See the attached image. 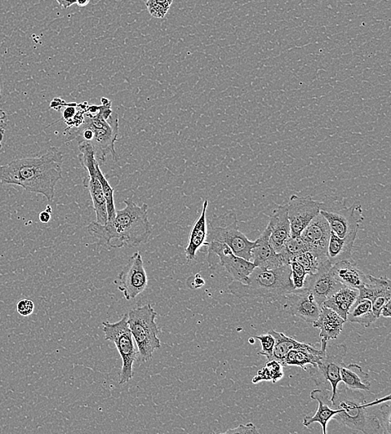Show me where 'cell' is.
Instances as JSON below:
<instances>
[{
	"label": "cell",
	"instance_id": "obj_13",
	"mask_svg": "<svg viewBox=\"0 0 391 434\" xmlns=\"http://www.w3.org/2000/svg\"><path fill=\"white\" fill-rule=\"evenodd\" d=\"M323 205L322 202L314 201L310 197H301L292 195L287 204L291 236L300 237L310 221L319 213Z\"/></svg>",
	"mask_w": 391,
	"mask_h": 434
},
{
	"label": "cell",
	"instance_id": "obj_32",
	"mask_svg": "<svg viewBox=\"0 0 391 434\" xmlns=\"http://www.w3.org/2000/svg\"><path fill=\"white\" fill-rule=\"evenodd\" d=\"M95 173L98 180H100L101 184L102 190H103L106 202V209H107L108 221H112L115 215H117L114 201V189L111 188L108 180L105 178L103 172L100 170V165L99 163L96 165Z\"/></svg>",
	"mask_w": 391,
	"mask_h": 434
},
{
	"label": "cell",
	"instance_id": "obj_41",
	"mask_svg": "<svg viewBox=\"0 0 391 434\" xmlns=\"http://www.w3.org/2000/svg\"><path fill=\"white\" fill-rule=\"evenodd\" d=\"M186 284H187L190 289L195 290L201 289L206 284V282H204V278L199 274H195L194 276L187 279Z\"/></svg>",
	"mask_w": 391,
	"mask_h": 434
},
{
	"label": "cell",
	"instance_id": "obj_7",
	"mask_svg": "<svg viewBox=\"0 0 391 434\" xmlns=\"http://www.w3.org/2000/svg\"><path fill=\"white\" fill-rule=\"evenodd\" d=\"M213 241L225 243L234 255L247 261L251 260V252L256 245V241H251L239 231L237 216L234 212L213 218L208 229L207 242Z\"/></svg>",
	"mask_w": 391,
	"mask_h": 434
},
{
	"label": "cell",
	"instance_id": "obj_30",
	"mask_svg": "<svg viewBox=\"0 0 391 434\" xmlns=\"http://www.w3.org/2000/svg\"><path fill=\"white\" fill-rule=\"evenodd\" d=\"M268 333L274 336V347L272 360H277L281 363L284 357L291 350L299 347L300 342L290 338L284 334L279 333L274 329H271Z\"/></svg>",
	"mask_w": 391,
	"mask_h": 434
},
{
	"label": "cell",
	"instance_id": "obj_1",
	"mask_svg": "<svg viewBox=\"0 0 391 434\" xmlns=\"http://www.w3.org/2000/svg\"><path fill=\"white\" fill-rule=\"evenodd\" d=\"M63 159L59 149L51 147L41 157L15 159L0 166V185H18L52 202L56 185L63 178Z\"/></svg>",
	"mask_w": 391,
	"mask_h": 434
},
{
	"label": "cell",
	"instance_id": "obj_19",
	"mask_svg": "<svg viewBox=\"0 0 391 434\" xmlns=\"http://www.w3.org/2000/svg\"><path fill=\"white\" fill-rule=\"evenodd\" d=\"M367 277L366 284L358 289L357 299H370L373 313L378 319L380 317L381 308L391 300L390 280L387 277L376 278L371 275H367Z\"/></svg>",
	"mask_w": 391,
	"mask_h": 434
},
{
	"label": "cell",
	"instance_id": "obj_8",
	"mask_svg": "<svg viewBox=\"0 0 391 434\" xmlns=\"http://www.w3.org/2000/svg\"><path fill=\"white\" fill-rule=\"evenodd\" d=\"M102 325H103L105 340L114 343L121 355L122 369L119 383L126 384L130 382L134 376L133 365L139 355L135 349L131 331L128 325V314H124L121 320L117 322H104Z\"/></svg>",
	"mask_w": 391,
	"mask_h": 434
},
{
	"label": "cell",
	"instance_id": "obj_3",
	"mask_svg": "<svg viewBox=\"0 0 391 434\" xmlns=\"http://www.w3.org/2000/svg\"><path fill=\"white\" fill-rule=\"evenodd\" d=\"M88 107V112L84 114L79 125L71 128L67 140H77L79 145L90 144L100 165L105 163L108 154L117 162L114 145L119 135L118 114L113 112L111 102L106 98L101 99V105Z\"/></svg>",
	"mask_w": 391,
	"mask_h": 434
},
{
	"label": "cell",
	"instance_id": "obj_38",
	"mask_svg": "<svg viewBox=\"0 0 391 434\" xmlns=\"http://www.w3.org/2000/svg\"><path fill=\"white\" fill-rule=\"evenodd\" d=\"M18 313L23 317H29L34 311V303L29 299H22L16 305Z\"/></svg>",
	"mask_w": 391,
	"mask_h": 434
},
{
	"label": "cell",
	"instance_id": "obj_11",
	"mask_svg": "<svg viewBox=\"0 0 391 434\" xmlns=\"http://www.w3.org/2000/svg\"><path fill=\"white\" fill-rule=\"evenodd\" d=\"M144 261L140 251L135 252L124 265L117 280H114L119 291H121L127 301L137 298L148 286Z\"/></svg>",
	"mask_w": 391,
	"mask_h": 434
},
{
	"label": "cell",
	"instance_id": "obj_46",
	"mask_svg": "<svg viewBox=\"0 0 391 434\" xmlns=\"http://www.w3.org/2000/svg\"><path fill=\"white\" fill-rule=\"evenodd\" d=\"M51 219V213H48L46 211H44L39 214V221H41L42 223H50Z\"/></svg>",
	"mask_w": 391,
	"mask_h": 434
},
{
	"label": "cell",
	"instance_id": "obj_34",
	"mask_svg": "<svg viewBox=\"0 0 391 434\" xmlns=\"http://www.w3.org/2000/svg\"><path fill=\"white\" fill-rule=\"evenodd\" d=\"M172 3L173 0H147L146 7L151 16L157 19H164Z\"/></svg>",
	"mask_w": 391,
	"mask_h": 434
},
{
	"label": "cell",
	"instance_id": "obj_17",
	"mask_svg": "<svg viewBox=\"0 0 391 434\" xmlns=\"http://www.w3.org/2000/svg\"><path fill=\"white\" fill-rule=\"evenodd\" d=\"M331 234L330 225L326 219L319 213L310 221L300 237L307 246L310 251L313 252L319 259L328 260L326 250Z\"/></svg>",
	"mask_w": 391,
	"mask_h": 434
},
{
	"label": "cell",
	"instance_id": "obj_2",
	"mask_svg": "<svg viewBox=\"0 0 391 434\" xmlns=\"http://www.w3.org/2000/svg\"><path fill=\"white\" fill-rule=\"evenodd\" d=\"M126 207L117 211L112 221L102 225L93 221L88 232L111 248L135 247L149 241L152 228L147 204L138 206L131 199L124 201Z\"/></svg>",
	"mask_w": 391,
	"mask_h": 434
},
{
	"label": "cell",
	"instance_id": "obj_9",
	"mask_svg": "<svg viewBox=\"0 0 391 434\" xmlns=\"http://www.w3.org/2000/svg\"><path fill=\"white\" fill-rule=\"evenodd\" d=\"M79 162L81 163L86 175L84 176L83 185L90 192L93 206L96 214V223L105 225L108 221L107 209L100 180H98L95 169L98 163L95 150L90 144L79 145Z\"/></svg>",
	"mask_w": 391,
	"mask_h": 434
},
{
	"label": "cell",
	"instance_id": "obj_43",
	"mask_svg": "<svg viewBox=\"0 0 391 434\" xmlns=\"http://www.w3.org/2000/svg\"><path fill=\"white\" fill-rule=\"evenodd\" d=\"M75 105H77L74 104V106H69V107L66 108L64 112L63 119H65V121L67 124H69L70 121H72V119L74 117Z\"/></svg>",
	"mask_w": 391,
	"mask_h": 434
},
{
	"label": "cell",
	"instance_id": "obj_50",
	"mask_svg": "<svg viewBox=\"0 0 391 434\" xmlns=\"http://www.w3.org/2000/svg\"><path fill=\"white\" fill-rule=\"evenodd\" d=\"M46 211H48V213L52 214V208L51 206H47Z\"/></svg>",
	"mask_w": 391,
	"mask_h": 434
},
{
	"label": "cell",
	"instance_id": "obj_22",
	"mask_svg": "<svg viewBox=\"0 0 391 434\" xmlns=\"http://www.w3.org/2000/svg\"><path fill=\"white\" fill-rule=\"evenodd\" d=\"M208 202L204 200L202 205V211L199 218L195 221L191 229L189 242L185 247V254L188 263L197 259V252L203 246L207 244L208 225L206 213Z\"/></svg>",
	"mask_w": 391,
	"mask_h": 434
},
{
	"label": "cell",
	"instance_id": "obj_15",
	"mask_svg": "<svg viewBox=\"0 0 391 434\" xmlns=\"http://www.w3.org/2000/svg\"><path fill=\"white\" fill-rule=\"evenodd\" d=\"M282 305L291 315L308 323L317 320L322 308L315 300L314 295L305 287L291 291L284 298Z\"/></svg>",
	"mask_w": 391,
	"mask_h": 434
},
{
	"label": "cell",
	"instance_id": "obj_40",
	"mask_svg": "<svg viewBox=\"0 0 391 434\" xmlns=\"http://www.w3.org/2000/svg\"><path fill=\"white\" fill-rule=\"evenodd\" d=\"M225 433H231V434H254V433H260V431L258 430V428L255 426L254 424L251 423H248L246 425L241 424L239 427L234 428L232 429H229L228 431H226Z\"/></svg>",
	"mask_w": 391,
	"mask_h": 434
},
{
	"label": "cell",
	"instance_id": "obj_5",
	"mask_svg": "<svg viewBox=\"0 0 391 434\" xmlns=\"http://www.w3.org/2000/svg\"><path fill=\"white\" fill-rule=\"evenodd\" d=\"M330 406L340 412L333 417L338 423L363 433H383L379 418L368 412L364 394L347 387L337 389L331 397Z\"/></svg>",
	"mask_w": 391,
	"mask_h": 434
},
{
	"label": "cell",
	"instance_id": "obj_28",
	"mask_svg": "<svg viewBox=\"0 0 391 434\" xmlns=\"http://www.w3.org/2000/svg\"><path fill=\"white\" fill-rule=\"evenodd\" d=\"M340 379L345 387L354 390L370 391L371 387L370 375L364 373L362 367L355 363L342 366Z\"/></svg>",
	"mask_w": 391,
	"mask_h": 434
},
{
	"label": "cell",
	"instance_id": "obj_48",
	"mask_svg": "<svg viewBox=\"0 0 391 434\" xmlns=\"http://www.w3.org/2000/svg\"><path fill=\"white\" fill-rule=\"evenodd\" d=\"M88 3H90V0H77V2L78 6L81 7H86Z\"/></svg>",
	"mask_w": 391,
	"mask_h": 434
},
{
	"label": "cell",
	"instance_id": "obj_27",
	"mask_svg": "<svg viewBox=\"0 0 391 434\" xmlns=\"http://www.w3.org/2000/svg\"><path fill=\"white\" fill-rule=\"evenodd\" d=\"M358 294V289L343 286L326 301H324L323 305L332 309L346 321L349 310L357 301Z\"/></svg>",
	"mask_w": 391,
	"mask_h": 434
},
{
	"label": "cell",
	"instance_id": "obj_45",
	"mask_svg": "<svg viewBox=\"0 0 391 434\" xmlns=\"http://www.w3.org/2000/svg\"><path fill=\"white\" fill-rule=\"evenodd\" d=\"M64 105H67V104H65V101L60 98L53 100L51 103V107L56 110H60L62 107H64Z\"/></svg>",
	"mask_w": 391,
	"mask_h": 434
},
{
	"label": "cell",
	"instance_id": "obj_10",
	"mask_svg": "<svg viewBox=\"0 0 391 434\" xmlns=\"http://www.w3.org/2000/svg\"><path fill=\"white\" fill-rule=\"evenodd\" d=\"M347 353L345 345L340 344L329 347L323 354L317 366H310L306 371H310L311 379L317 386L329 383L331 386V396L334 397L338 389V385L341 382L340 369L345 364L344 358Z\"/></svg>",
	"mask_w": 391,
	"mask_h": 434
},
{
	"label": "cell",
	"instance_id": "obj_20",
	"mask_svg": "<svg viewBox=\"0 0 391 434\" xmlns=\"http://www.w3.org/2000/svg\"><path fill=\"white\" fill-rule=\"evenodd\" d=\"M267 227L270 229V243L277 254H281L284 244L291 237V225L288 218L287 204L275 207Z\"/></svg>",
	"mask_w": 391,
	"mask_h": 434
},
{
	"label": "cell",
	"instance_id": "obj_24",
	"mask_svg": "<svg viewBox=\"0 0 391 434\" xmlns=\"http://www.w3.org/2000/svg\"><path fill=\"white\" fill-rule=\"evenodd\" d=\"M333 276L342 285L359 289L368 281V277L352 260H344L331 265Z\"/></svg>",
	"mask_w": 391,
	"mask_h": 434
},
{
	"label": "cell",
	"instance_id": "obj_21",
	"mask_svg": "<svg viewBox=\"0 0 391 434\" xmlns=\"http://www.w3.org/2000/svg\"><path fill=\"white\" fill-rule=\"evenodd\" d=\"M331 391L330 389H314L310 393L311 400L318 402V409L317 413L312 417L305 416L303 425L309 428L311 424L318 423L322 425V433H327V424L329 421L333 419L336 414L339 413V409H333L330 406Z\"/></svg>",
	"mask_w": 391,
	"mask_h": 434
},
{
	"label": "cell",
	"instance_id": "obj_26",
	"mask_svg": "<svg viewBox=\"0 0 391 434\" xmlns=\"http://www.w3.org/2000/svg\"><path fill=\"white\" fill-rule=\"evenodd\" d=\"M357 234L358 232L351 233L341 238L331 232L326 250V258L331 265L351 258Z\"/></svg>",
	"mask_w": 391,
	"mask_h": 434
},
{
	"label": "cell",
	"instance_id": "obj_4",
	"mask_svg": "<svg viewBox=\"0 0 391 434\" xmlns=\"http://www.w3.org/2000/svg\"><path fill=\"white\" fill-rule=\"evenodd\" d=\"M295 289L290 264L272 269L256 268L248 284L233 281L229 285L231 294L246 303L282 304L286 296Z\"/></svg>",
	"mask_w": 391,
	"mask_h": 434
},
{
	"label": "cell",
	"instance_id": "obj_29",
	"mask_svg": "<svg viewBox=\"0 0 391 434\" xmlns=\"http://www.w3.org/2000/svg\"><path fill=\"white\" fill-rule=\"evenodd\" d=\"M377 320L373 313L372 303L370 299H357L349 310L346 322L357 323L364 327H370Z\"/></svg>",
	"mask_w": 391,
	"mask_h": 434
},
{
	"label": "cell",
	"instance_id": "obj_18",
	"mask_svg": "<svg viewBox=\"0 0 391 434\" xmlns=\"http://www.w3.org/2000/svg\"><path fill=\"white\" fill-rule=\"evenodd\" d=\"M270 229L266 227L264 232L256 241L251 252V260L256 268L272 269L291 263L286 252L282 251L281 254H277L274 251L270 243Z\"/></svg>",
	"mask_w": 391,
	"mask_h": 434
},
{
	"label": "cell",
	"instance_id": "obj_51",
	"mask_svg": "<svg viewBox=\"0 0 391 434\" xmlns=\"http://www.w3.org/2000/svg\"><path fill=\"white\" fill-rule=\"evenodd\" d=\"M2 95H1V87H0V101H1Z\"/></svg>",
	"mask_w": 391,
	"mask_h": 434
},
{
	"label": "cell",
	"instance_id": "obj_39",
	"mask_svg": "<svg viewBox=\"0 0 391 434\" xmlns=\"http://www.w3.org/2000/svg\"><path fill=\"white\" fill-rule=\"evenodd\" d=\"M380 413L381 417L379 419L381 425L382 431H383V433L390 434L391 414L390 405H385L383 409L380 410Z\"/></svg>",
	"mask_w": 391,
	"mask_h": 434
},
{
	"label": "cell",
	"instance_id": "obj_33",
	"mask_svg": "<svg viewBox=\"0 0 391 434\" xmlns=\"http://www.w3.org/2000/svg\"><path fill=\"white\" fill-rule=\"evenodd\" d=\"M292 261L299 263L305 269V271L307 272L308 275H311V274L317 272L319 265L327 260L319 259L313 252L307 251L296 256Z\"/></svg>",
	"mask_w": 391,
	"mask_h": 434
},
{
	"label": "cell",
	"instance_id": "obj_44",
	"mask_svg": "<svg viewBox=\"0 0 391 434\" xmlns=\"http://www.w3.org/2000/svg\"><path fill=\"white\" fill-rule=\"evenodd\" d=\"M390 308H391V300L389 301V302L386 303L383 305V308H381L380 313V317L390 318L391 316Z\"/></svg>",
	"mask_w": 391,
	"mask_h": 434
},
{
	"label": "cell",
	"instance_id": "obj_16",
	"mask_svg": "<svg viewBox=\"0 0 391 434\" xmlns=\"http://www.w3.org/2000/svg\"><path fill=\"white\" fill-rule=\"evenodd\" d=\"M331 265L328 260L324 261L319 265L317 272L308 275L305 279L304 287L314 295L315 300L322 305L324 301L343 287L333 276L331 271Z\"/></svg>",
	"mask_w": 391,
	"mask_h": 434
},
{
	"label": "cell",
	"instance_id": "obj_23",
	"mask_svg": "<svg viewBox=\"0 0 391 434\" xmlns=\"http://www.w3.org/2000/svg\"><path fill=\"white\" fill-rule=\"evenodd\" d=\"M345 322L335 311L323 305L317 320L312 323L314 327L321 330L322 346L328 345L329 341L336 339Z\"/></svg>",
	"mask_w": 391,
	"mask_h": 434
},
{
	"label": "cell",
	"instance_id": "obj_47",
	"mask_svg": "<svg viewBox=\"0 0 391 434\" xmlns=\"http://www.w3.org/2000/svg\"><path fill=\"white\" fill-rule=\"evenodd\" d=\"M77 0H65V6L64 8H67L71 6H73L74 4H77Z\"/></svg>",
	"mask_w": 391,
	"mask_h": 434
},
{
	"label": "cell",
	"instance_id": "obj_31",
	"mask_svg": "<svg viewBox=\"0 0 391 434\" xmlns=\"http://www.w3.org/2000/svg\"><path fill=\"white\" fill-rule=\"evenodd\" d=\"M283 367L281 363L277 360L269 361L263 369L258 371L256 376L252 379V383L256 384L264 382V381L273 383H277L284 376Z\"/></svg>",
	"mask_w": 391,
	"mask_h": 434
},
{
	"label": "cell",
	"instance_id": "obj_25",
	"mask_svg": "<svg viewBox=\"0 0 391 434\" xmlns=\"http://www.w3.org/2000/svg\"><path fill=\"white\" fill-rule=\"evenodd\" d=\"M326 352V351H324ZM308 343H300L299 347L291 350L284 357L281 364L284 367L298 366L306 371L307 366L315 367L324 353Z\"/></svg>",
	"mask_w": 391,
	"mask_h": 434
},
{
	"label": "cell",
	"instance_id": "obj_6",
	"mask_svg": "<svg viewBox=\"0 0 391 434\" xmlns=\"http://www.w3.org/2000/svg\"><path fill=\"white\" fill-rule=\"evenodd\" d=\"M157 313L151 305L146 304L131 310L128 313V325L138 348L142 362L152 360L154 353L161 348L157 322Z\"/></svg>",
	"mask_w": 391,
	"mask_h": 434
},
{
	"label": "cell",
	"instance_id": "obj_37",
	"mask_svg": "<svg viewBox=\"0 0 391 434\" xmlns=\"http://www.w3.org/2000/svg\"><path fill=\"white\" fill-rule=\"evenodd\" d=\"M256 338L260 341L262 348L261 351L258 353V354L265 356L267 358L268 361L272 360L274 347V336L268 333L256 336Z\"/></svg>",
	"mask_w": 391,
	"mask_h": 434
},
{
	"label": "cell",
	"instance_id": "obj_14",
	"mask_svg": "<svg viewBox=\"0 0 391 434\" xmlns=\"http://www.w3.org/2000/svg\"><path fill=\"white\" fill-rule=\"evenodd\" d=\"M319 213L328 221L331 232L341 238L358 232L364 221L362 207L358 204L337 211H327L322 208Z\"/></svg>",
	"mask_w": 391,
	"mask_h": 434
},
{
	"label": "cell",
	"instance_id": "obj_36",
	"mask_svg": "<svg viewBox=\"0 0 391 434\" xmlns=\"http://www.w3.org/2000/svg\"><path fill=\"white\" fill-rule=\"evenodd\" d=\"M291 277L296 289H303L305 279L308 276L307 272L302 265L296 261L290 263Z\"/></svg>",
	"mask_w": 391,
	"mask_h": 434
},
{
	"label": "cell",
	"instance_id": "obj_12",
	"mask_svg": "<svg viewBox=\"0 0 391 434\" xmlns=\"http://www.w3.org/2000/svg\"><path fill=\"white\" fill-rule=\"evenodd\" d=\"M206 246H208V258H217L220 264L232 277L234 281L248 284V278L256 268L254 263L234 255L232 250L225 243L208 242Z\"/></svg>",
	"mask_w": 391,
	"mask_h": 434
},
{
	"label": "cell",
	"instance_id": "obj_42",
	"mask_svg": "<svg viewBox=\"0 0 391 434\" xmlns=\"http://www.w3.org/2000/svg\"><path fill=\"white\" fill-rule=\"evenodd\" d=\"M6 125L7 114L0 108V149L2 148V141L4 140V133H6Z\"/></svg>",
	"mask_w": 391,
	"mask_h": 434
},
{
	"label": "cell",
	"instance_id": "obj_35",
	"mask_svg": "<svg viewBox=\"0 0 391 434\" xmlns=\"http://www.w3.org/2000/svg\"><path fill=\"white\" fill-rule=\"evenodd\" d=\"M283 251L286 252L289 259L291 261L296 256L302 252L309 251L307 246L302 240L300 237H290L284 244Z\"/></svg>",
	"mask_w": 391,
	"mask_h": 434
},
{
	"label": "cell",
	"instance_id": "obj_49",
	"mask_svg": "<svg viewBox=\"0 0 391 434\" xmlns=\"http://www.w3.org/2000/svg\"><path fill=\"white\" fill-rule=\"evenodd\" d=\"M56 1L58 2V4H59L60 7L64 8L65 0H56Z\"/></svg>",
	"mask_w": 391,
	"mask_h": 434
}]
</instances>
